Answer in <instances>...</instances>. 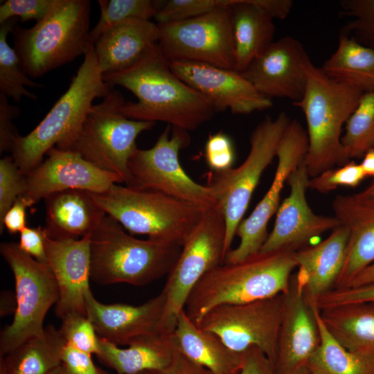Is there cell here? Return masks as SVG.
I'll use <instances>...</instances> for the list:
<instances>
[{
	"mask_svg": "<svg viewBox=\"0 0 374 374\" xmlns=\"http://www.w3.org/2000/svg\"><path fill=\"white\" fill-rule=\"evenodd\" d=\"M343 16L349 18L345 31L358 42L374 48V0H342Z\"/></svg>",
	"mask_w": 374,
	"mask_h": 374,
	"instance_id": "obj_37",
	"label": "cell"
},
{
	"mask_svg": "<svg viewBox=\"0 0 374 374\" xmlns=\"http://www.w3.org/2000/svg\"><path fill=\"white\" fill-rule=\"evenodd\" d=\"M182 247L124 231L106 215L90 236V278L100 285L143 286L170 273Z\"/></svg>",
	"mask_w": 374,
	"mask_h": 374,
	"instance_id": "obj_5",
	"label": "cell"
},
{
	"mask_svg": "<svg viewBox=\"0 0 374 374\" xmlns=\"http://www.w3.org/2000/svg\"><path fill=\"white\" fill-rule=\"evenodd\" d=\"M320 344L308 362L311 374H374V357L347 350L329 332L315 306Z\"/></svg>",
	"mask_w": 374,
	"mask_h": 374,
	"instance_id": "obj_33",
	"label": "cell"
},
{
	"mask_svg": "<svg viewBox=\"0 0 374 374\" xmlns=\"http://www.w3.org/2000/svg\"><path fill=\"white\" fill-rule=\"evenodd\" d=\"M190 143L187 131L167 125L151 148H137L130 159L132 186L155 190L204 210L215 208L211 188L194 181L179 163V151Z\"/></svg>",
	"mask_w": 374,
	"mask_h": 374,
	"instance_id": "obj_12",
	"label": "cell"
},
{
	"mask_svg": "<svg viewBox=\"0 0 374 374\" xmlns=\"http://www.w3.org/2000/svg\"><path fill=\"white\" fill-rule=\"evenodd\" d=\"M59 330L67 344L89 354H98L99 337L87 316L79 314L67 315L62 319Z\"/></svg>",
	"mask_w": 374,
	"mask_h": 374,
	"instance_id": "obj_39",
	"label": "cell"
},
{
	"mask_svg": "<svg viewBox=\"0 0 374 374\" xmlns=\"http://www.w3.org/2000/svg\"><path fill=\"white\" fill-rule=\"evenodd\" d=\"M172 336L179 352L212 374H240L242 353L229 348L216 335L198 328L184 309Z\"/></svg>",
	"mask_w": 374,
	"mask_h": 374,
	"instance_id": "obj_28",
	"label": "cell"
},
{
	"mask_svg": "<svg viewBox=\"0 0 374 374\" xmlns=\"http://www.w3.org/2000/svg\"><path fill=\"white\" fill-rule=\"evenodd\" d=\"M341 144L346 157L363 159L374 149V91L364 93L346 123Z\"/></svg>",
	"mask_w": 374,
	"mask_h": 374,
	"instance_id": "obj_35",
	"label": "cell"
},
{
	"mask_svg": "<svg viewBox=\"0 0 374 374\" xmlns=\"http://www.w3.org/2000/svg\"><path fill=\"white\" fill-rule=\"evenodd\" d=\"M26 175V190L20 197L28 207L56 192L78 189L98 193L124 183L119 175L100 170L74 151L54 147Z\"/></svg>",
	"mask_w": 374,
	"mask_h": 374,
	"instance_id": "obj_16",
	"label": "cell"
},
{
	"mask_svg": "<svg viewBox=\"0 0 374 374\" xmlns=\"http://www.w3.org/2000/svg\"><path fill=\"white\" fill-rule=\"evenodd\" d=\"M103 75L93 45L66 92L29 134L19 135L14 142L11 156L22 173L37 167L51 148H69L94 99L104 98L113 89Z\"/></svg>",
	"mask_w": 374,
	"mask_h": 374,
	"instance_id": "obj_4",
	"label": "cell"
},
{
	"mask_svg": "<svg viewBox=\"0 0 374 374\" xmlns=\"http://www.w3.org/2000/svg\"><path fill=\"white\" fill-rule=\"evenodd\" d=\"M231 15L235 46L234 70L242 72L273 41L274 19L254 0H233Z\"/></svg>",
	"mask_w": 374,
	"mask_h": 374,
	"instance_id": "obj_29",
	"label": "cell"
},
{
	"mask_svg": "<svg viewBox=\"0 0 374 374\" xmlns=\"http://www.w3.org/2000/svg\"><path fill=\"white\" fill-rule=\"evenodd\" d=\"M91 235L80 239L64 240L46 236L47 264L55 276L59 292L55 314L61 319L72 314L87 316L85 299L91 290Z\"/></svg>",
	"mask_w": 374,
	"mask_h": 374,
	"instance_id": "obj_21",
	"label": "cell"
},
{
	"mask_svg": "<svg viewBox=\"0 0 374 374\" xmlns=\"http://www.w3.org/2000/svg\"><path fill=\"white\" fill-rule=\"evenodd\" d=\"M366 177L361 163L350 161L346 165L327 170L311 178L308 188L320 193H327L339 186L355 188Z\"/></svg>",
	"mask_w": 374,
	"mask_h": 374,
	"instance_id": "obj_40",
	"label": "cell"
},
{
	"mask_svg": "<svg viewBox=\"0 0 374 374\" xmlns=\"http://www.w3.org/2000/svg\"><path fill=\"white\" fill-rule=\"evenodd\" d=\"M308 150L307 131L299 121L291 120L278 148V165L271 185L251 215L239 224L235 235L240 243L226 253L223 263L238 262L260 251L268 236V222L279 207L284 184L305 161Z\"/></svg>",
	"mask_w": 374,
	"mask_h": 374,
	"instance_id": "obj_15",
	"label": "cell"
},
{
	"mask_svg": "<svg viewBox=\"0 0 374 374\" xmlns=\"http://www.w3.org/2000/svg\"><path fill=\"white\" fill-rule=\"evenodd\" d=\"M99 344L100 351L96 355L99 361L117 374L164 369L178 352L172 334L160 332L135 337L125 348L100 337Z\"/></svg>",
	"mask_w": 374,
	"mask_h": 374,
	"instance_id": "obj_27",
	"label": "cell"
},
{
	"mask_svg": "<svg viewBox=\"0 0 374 374\" xmlns=\"http://www.w3.org/2000/svg\"><path fill=\"white\" fill-rule=\"evenodd\" d=\"M125 102L121 92L112 89L101 103L93 105L67 150L102 170L119 175L126 186H132L128 163L138 148L136 140L156 123L127 118L119 109Z\"/></svg>",
	"mask_w": 374,
	"mask_h": 374,
	"instance_id": "obj_8",
	"label": "cell"
},
{
	"mask_svg": "<svg viewBox=\"0 0 374 374\" xmlns=\"http://www.w3.org/2000/svg\"><path fill=\"white\" fill-rule=\"evenodd\" d=\"M17 21V18H13L0 24V93L16 102L20 101L23 96L36 100L37 96L26 87L39 88L42 85L26 74L15 51L7 40Z\"/></svg>",
	"mask_w": 374,
	"mask_h": 374,
	"instance_id": "obj_34",
	"label": "cell"
},
{
	"mask_svg": "<svg viewBox=\"0 0 374 374\" xmlns=\"http://www.w3.org/2000/svg\"><path fill=\"white\" fill-rule=\"evenodd\" d=\"M242 353L240 374H277L274 364L257 346H251Z\"/></svg>",
	"mask_w": 374,
	"mask_h": 374,
	"instance_id": "obj_48",
	"label": "cell"
},
{
	"mask_svg": "<svg viewBox=\"0 0 374 374\" xmlns=\"http://www.w3.org/2000/svg\"><path fill=\"white\" fill-rule=\"evenodd\" d=\"M90 1L57 0L42 19L30 28L16 24L11 33L21 66L31 78L84 55L89 40Z\"/></svg>",
	"mask_w": 374,
	"mask_h": 374,
	"instance_id": "obj_6",
	"label": "cell"
},
{
	"mask_svg": "<svg viewBox=\"0 0 374 374\" xmlns=\"http://www.w3.org/2000/svg\"><path fill=\"white\" fill-rule=\"evenodd\" d=\"M139 374H212L206 368L195 363L177 352L171 364L162 370L143 371Z\"/></svg>",
	"mask_w": 374,
	"mask_h": 374,
	"instance_id": "obj_50",
	"label": "cell"
},
{
	"mask_svg": "<svg viewBox=\"0 0 374 374\" xmlns=\"http://www.w3.org/2000/svg\"><path fill=\"white\" fill-rule=\"evenodd\" d=\"M28 207L21 197H19L0 220V232L4 227L10 233H21L26 226V208Z\"/></svg>",
	"mask_w": 374,
	"mask_h": 374,
	"instance_id": "obj_49",
	"label": "cell"
},
{
	"mask_svg": "<svg viewBox=\"0 0 374 374\" xmlns=\"http://www.w3.org/2000/svg\"><path fill=\"white\" fill-rule=\"evenodd\" d=\"M26 186V175L21 172L12 156L0 160V220Z\"/></svg>",
	"mask_w": 374,
	"mask_h": 374,
	"instance_id": "obj_41",
	"label": "cell"
},
{
	"mask_svg": "<svg viewBox=\"0 0 374 374\" xmlns=\"http://www.w3.org/2000/svg\"><path fill=\"white\" fill-rule=\"evenodd\" d=\"M66 342L52 325L42 335L33 337L0 358V374H46L62 364Z\"/></svg>",
	"mask_w": 374,
	"mask_h": 374,
	"instance_id": "obj_31",
	"label": "cell"
},
{
	"mask_svg": "<svg viewBox=\"0 0 374 374\" xmlns=\"http://www.w3.org/2000/svg\"><path fill=\"white\" fill-rule=\"evenodd\" d=\"M0 253L15 278L17 308L12 322L0 335V358L28 339L42 335L48 311L59 299L50 266L24 252L15 242H2Z\"/></svg>",
	"mask_w": 374,
	"mask_h": 374,
	"instance_id": "obj_10",
	"label": "cell"
},
{
	"mask_svg": "<svg viewBox=\"0 0 374 374\" xmlns=\"http://www.w3.org/2000/svg\"><path fill=\"white\" fill-rule=\"evenodd\" d=\"M62 365L66 374H108L95 365L91 354L67 344L62 351Z\"/></svg>",
	"mask_w": 374,
	"mask_h": 374,
	"instance_id": "obj_45",
	"label": "cell"
},
{
	"mask_svg": "<svg viewBox=\"0 0 374 374\" xmlns=\"http://www.w3.org/2000/svg\"><path fill=\"white\" fill-rule=\"evenodd\" d=\"M296 374H310L307 366L301 368Z\"/></svg>",
	"mask_w": 374,
	"mask_h": 374,
	"instance_id": "obj_57",
	"label": "cell"
},
{
	"mask_svg": "<svg viewBox=\"0 0 374 374\" xmlns=\"http://www.w3.org/2000/svg\"><path fill=\"white\" fill-rule=\"evenodd\" d=\"M233 0H170L155 16L157 24L186 20L231 6Z\"/></svg>",
	"mask_w": 374,
	"mask_h": 374,
	"instance_id": "obj_38",
	"label": "cell"
},
{
	"mask_svg": "<svg viewBox=\"0 0 374 374\" xmlns=\"http://www.w3.org/2000/svg\"><path fill=\"white\" fill-rule=\"evenodd\" d=\"M364 93L355 86L332 79L311 61L308 64L304 94L293 105L302 110L307 123L309 177L350 161L341 144V131Z\"/></svg>",
	"mask_w": 374,
	"mask_h": 374,
	"instance_id": "obj_3",
	"label": "cell"
},
{
	"mask_svg": "<svg viewBox=\"0 0 374 374\" xmlns=\"http://www.w3.org/2000/svg\"><path fill=\"white\" fill-rule=\"evenodd\" d=\"M290 121L285 112L275 118L265 117L251 134L250 150L244 161L236 168L215 173L213 181L208 185L225 220L224 258L231 249L237 228L262 172L276 157L280 141Z\"/></svg>",
	"mask_w": 374,
	"mask_h": 374,
	"instance_id": "obj_9",
	"label": "cell"
},
{
	"mask_svg": "<svg viewBox=\"0 0 374 374\" xmlns=\"http://www.w3.org/2000/svg\"><path fill=\"white\" fill-rule=\"evenodd\" d=\"M366 177L374 178V149L368 151L363 157L360 163Z\"/></svg>",
	"mask_w": 374,
	"mask_h": 374,
	"instance_id": "obj_54",
	"label": "cell"
},
{
	"mask_svg": "<svg viewBox=\"0 0 374 374\" xmlns=\"http://www.w3.org/2000/svg\"><path fill=\"white\" fill-rule=\"evenodd\" d=\"M17 308L15 293L5 290L1 293L0 297V315L1 317L15 314Z\"/></svg>",
	"mask_w": 374,
	"mask_h": 374,
	"instance_id": "obj_52",
	"label": "cell"
},
{
	"mask_svg": "<svg viewBox=\"0 0 374 374\" xmlns=\"http://www.w3.org/2000/svg\"><path fill=\"white\" fill-rule=\"evenodd\" d=\"M311 374V373H310Z\"/></svg>",
	"mask_w": 374,
	"mask_h": 374,
	"instance_id": "obj_58",
	"label": "cell"
},
{
	"mask_svg": "<svg viewBox=\"0 0 374 374\" xmlns=\"http://www.w3.org/2000/svg\"><path fill=\"white\" fill-rule=\"evenodd\" d=\"M357 194L364 198L374 201V181Z\"/></svg>",
	"mask_w": 374,
	"mask_h": 374,
	"instance_id": "obj_55",
	"label": "cell"
},
{
	"mask_svg": "<svg viewBox=\"0 0 374 374\" xmlns=\"http://www.w3.org/2000/svg\"><path fill=\"white\" fill-rule=\"evenodd\" d=\"M204 150L206 163L215 173L233 168L235 151L233 141L227 134L222 132L210 134Z\"/></svg>",
	"mask_w": 374,
	"mask_h": 374,
	"instance_id": "obj_42",
	"label": "cell"
},
{
	"mask_svg": "<svg viewBox=\"0 0 374 374\" xmlns=\"http://www.w3.org/2000/svg\"><path fill=\"white\" fill-rule=\"evenodd\" d=\"M311 61L302 44L292 36L272 42L241 73L262 95L299 101Z\"/></svg>",
	"mask_w": 374,
	"mask_h": 374,
	"instance_id": "obj_17",
	"label": "cell"
},
{
	"mask_svg": "<svg viewBox=\"0 0 374 374\" xmlns=\"http://www.w3.org/2000/svg\"><path fill=\"white\" fill-rule=\"evenodd\" d=\"M225 234L226 224L221 211L217 206L206 210L168 274L162 290L166 304L159 332L172 334L194 287L208 271L223 264Z\"/></svg>",
	"mask_w": 374,
	"mask_h": 374,
	"instance_id": "obj_11",
	"label": "cell"
},
{
	"mask_svg": "<svg viewBox=\"0 0 374 374\" xmlns=\"http://www.w3.org/2000/svg\"><path fill=\"white\" fill-rule=\"evenodd\" d=\"M373 283L374 262L358 273L346 287H359Z\"/></svg>",
	"mask_w": 374,
	"mask_h": 374,
	"instance_id": "obj_53",
	"label": "cell"
},
{
	"mask_svg": "<svg viewBox=\"0 0 374 374\" xmlns=\"http://www.w3.org/2000/svg\"><path fill=\"white\" fill-rule=\"evenodd\" d=\"M329 332L348 350L374 357V302L319 310Z\"/></svg>",
	"mask_w": 374,
	"mask_h": 374,
	"instance_id": "obj_30",
	"label": "cell"
},
{
	"mask_svg": "<svg viewBox=\"0 0 374 374\" xmlns=\"http://www.w3.org/2000/svg\"><path fill=\"white\" fill-rule=\"evenodd\" d=\"M254 2L273 19H278L286 18L294 3L292 0H254Z\"/></svg>",
	"mask_w": 374,
	"mask_h": 374,
	"instance_id": "obj_51",
	"label": "cell"
},
{
	"mask_svg": "<svg viewBox=\"0 0 374 374\" xmlns=\"http://www.w3.org/2000/svg\"><path fill=\"white\" fill-rule=\"evenodd\" d=\"M103 77L111 87L121 86L136 96V102L125 101L119 109L130 119L166 122L188 132L217 112L206 97L174 73L158 43L129 68Z\"/></svg>",
	"mask_w": 374,
	"mask_h": 374,
	"instance_id": "obj_1",
	"label": "cell"
},
{
	"mask_svg": "<svg viewBox=\"0 0 374 374\" xmlns=\"http://www.w3.org/2000/svg\"><path fill=\"white\" fill-rule=\"evenodd\" d=\"M309 177L305 161L290 175L287 183L290 193L279 206L274 228L260 252L296 251L326 231L341 226L335 216L317 215L308 206L305 195Z\"/></svg>",
	"mask_w": 374,
	"mask_h": 374,
	"instance_id": "obj_18",
	"label": "cell"
},
{
	"mask_svg": "<svg viewBox=\"0 0 374 374\" xmlns=\"http://www.w3.org/2000/svg\"><path fill=\"white\" fill-rule=\"evenodd\" d=\"M57 0H7L0 6V24L13 18L22 21H40L54 7Z\"/></svg>",
	"mask_w": 374,
	"mask_h": 374,
	"instance_id": "obj_43",
	"label": "cell"
},
{
	"mask_svg": "<svg viewBox=\"0 0 374 374\" xmlns=\"http://www.w3.org/2000/svg\"><path fill=\"white\" fill-rule=\"evenodd\" d=\"M165 304L163 291L139 305L103 303L91 290L85 299L86 315L98 336L118 346H127L141 335L159 332Z\"/></svg>",
	"mask_w": 374,
	"mask_h": 374,
	"instance_id": "obj_22",
	"label": "cell"
},
{
	"mask_svg": "<svg viewBox=\"0 0 374 374\" xmlns=\"http://www.w3.org/2000/svg\"><path fill=\"white\" fill-rule=\"evenodd\" d=\"M174 73L206 97L216 112L249 114L273 106L271 99L260 93L235 70L188 61H171Z\"/></svg>",
	"mask_w": 374,
	"mask_h": 374,
	"instance_id": "obj_20",
	"label": "cell"
},
{
	"mask_svg": "<svg viewBox=\"0 0 374 374\" xmlns=\"http://www.w3.org/2000/svg\"><path fill=\"white\" fill-rule=\"evenodd\" d=\"M231 6L186 20L157 24L158 44L165 57L169 62H199L234 70Z\"/></svg>",
	"mask_w": 374,
	"mask_h": 374,
	"instance_id": "obj_13",
	"label": "cell"
},
{
	"mask_svg": "<svg viewBox=\"0 0 374 374\" xmlns=\"http://www.w3.org/2000/svg\"><path fill=\"white\" fill-rule=\"evenodd\" d=\"M295 252H258L244 260L220 265L208 271L191 291L184 307L197 326L203 316L222 304L252 302L285 294L293 270Z\"/></svg>",
	"mask_w": 374,
	"mask_h": 374,
	"instance_id": "obj_2",
	"label": "cell"
},
{
	"mask_svg": "<svg viewBox=\"0 0 374 374\" xmlns=\"http://www.w3.org/2000/svg\"><path fill=\"white\" fill-rule=\"evenodd\" d=\"M46 234L44 227L31 228L26 226L20 233V249L37 260L47 263L45 238Z\"/></svg>",
	"mask_w": 374,
	"mask_h": 374,
	"instance_id": "obj_47",
	"label": "cell"
},
{
	"mask_svg": "<svg viewBox=\"0 0 374 374\" xmlns=\"http://www.w3.org/2000/svg\"><path fill=\"white\" fill-rule=\"evenodd\" d=\"M348 240V231L341 225L321 242L295 252L297 274L310 304H316L320 296L335 288L343 268Z\"/></svg>",
	"mask_w": 374,
	"mask_h": 374,
	"instance_id": "obj_24",
	"label": "cell"
},
{
	"mask_svg": "<svg viewBox=\"0 0 374 374\" xmlns=\"http://www.w3.org/2000/svg\"><path fill=\"white\" fill-rule=\"evenodd\" d=\"M100 16L90 30L89 40L94 44L109 28L132 19L150 20L162 6L152 0H98Z\"/></svg>",
	"mask_w": 374,
	"mask_h": 374,
	"instance_id": "obj_36",
	"label": "cell"
},
{
	"mask_svg": "<svg viewBox=\"0 0 374 374\" xmlns=\"http://www.w3.org/2000/svg\"><path fill=\"white\" fill-rule=\"evenodd\" d=\"M158 41V25L151 20L132 19L109 28L93 44L101 72L129 68Z\"/></svg>",
	"mask_w": 374,
	"mask_h": 374,
	"instance_id": "obj_26",
	"label": "cell"
},
{
	"mask_svg": "<svg viewBox=\"0 0 374 374\" xmlns=\"http://www.w3.org/2000/svg\"><path fill=\"white\" fill-rule=\"evenodd\" d=\"M374 302V283L355 287L332 289L319 298V310L342 305Z\"/></svg>",
	"mask_w": 374,
	"mask_h": 374,
	"instance_id": "obj_44",
	"label": "cell"
},
{
	"mask_svg": "<svg viewBox=\"0 0 374 374\" xmlns=\"http://www.w3.org/2000/svg\"><path fill=\"white\" fill-rule=\"evenodd\" d=\"M8 98L0 93V152L11 151L19 136L12 120L19 114V108L8 103Z\"/></svg>",
	"mask_w": 374,
	"mask_h": 374,
	"instance_id": "obj_46",
	"label": "cell"
},
{
	"mask_svg": "<svg viewBox=\"0 0 374 374\" xmlns=\"http://www.w3.org/2000/svg\"><path fill=\"white\" fill-rule=\"evenodd\" d=\"M332 206L335 217L348 231L343 268L334 288L339 289L374 262V201L357 193L337 195Z\"/></svg>",
	"mask_w": 374,
	"mask_h": 374,
	"instance_id": "obj_23",
	"label": "cell"
},
{
	"mask_svg": "<svg viewBox=\"0 0 374 374\" xmlns=\"http://www.w3.org/2000/svg\"><path fill=\"white\" fill-rule=\"evenodd\" d=\"M46 235L56 240H77L91 235L106 213L91 193L71 189L44 198Z\"/></svg>",
	"mask_w": 374,
	"mask_h": 374,
	"instance_id": "obj_25",
	"label": "cell"
},
{
	"mask_svg": "<svg viewBox=\"0 0 374 374\" xmlns=\"http://www.w3.org/2000/svg\"><path fill=\"white\" fill-rule=\"evenodd\" d=\"M314 305L307 301L302 282L292 275L288 290L283 294V308L276 357L277 374H296L307 366L320 344Z\"/></svg>",
	"mask_w": 374,
	"mask_h": 374,
	"instance_id": "obj_19",
	"label": "cell"
},
{
	"mask_svg": "<svg viewBox=\"0 0 374 374\" xmlns=\"http://www.w3.org/2000/svg\"><path fill=\"white\" fill-rule=\"evenodd\" d=\"M91 195L130 232L181 247L206 211L155 190L118 184Z\"/></svg>",
	"mask_w": 374,
	"mask_h": 374,
	"instance_id": "obj_7",
	"label": "cell"
},
{
	"mask_svg": "<svg viewBox=\"0 0 374 374\" xmlns=\"http://www.w3.org/2000/svg\"><path fill=\"white\" fill-rule=\"evenodd\" d=\"M283 294L238 304H222L207 312L197 326L216 335L231 350L260 348L275 364Z\"/></svg>",
	"mask_w": 374,
	"mask_h": 374,
	"instance_id": "obj_14",
	"label": "cell"
},
{
	"mask_svg": "<svg viewBox=\"0 0 374 374\" xmlns=\"http://www.w3.org/2000/svg\"><path fill=\"white\" fill-rule=\"evenodd\" d=\"M321 69L332 79L355 86L364 93L374 91V48L358 42L345 31Z\"/></svg>",
	"mask_w": 374,
	"mask_h": 374,
	"instance_id": "obj_32",
	"label": "cell"
},
{
	"mask_svg": "<svg viewBox=\"0 0 374 374\" xmlns=\"http://www.w3.org/2000/svg\"><path fill=\"white\" fill-rule=\"evenodd\" d=\"M46 374H66L62 365H60Z\"/></svg>",
	"mask_w": 374,
	"mask_h": 374,
	"instance_id": "obj_56",
	"label": "cell"
}]
</instances>
